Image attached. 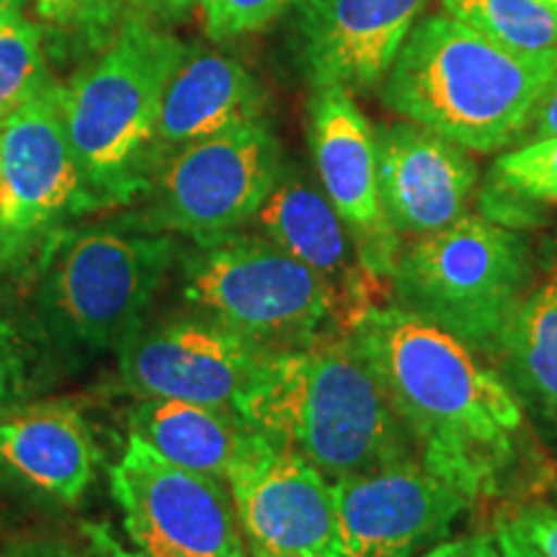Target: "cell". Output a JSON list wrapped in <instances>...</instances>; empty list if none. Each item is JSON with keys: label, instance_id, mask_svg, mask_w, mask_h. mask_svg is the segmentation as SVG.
I'll list each match as a JSON object with an SVG mask.
<instances>
[{"label": "cell", "instance_id": "cell-1", "mask_svg": "<svg viewBox=\"0 0 557 557\" xmlns=\"http://www.w3.org/2000/svg\"><path fill=\"white\" fill-rule=\"evenodd\" d=\"M348 338L385 387L416 455L465 496L511 487L527 449V410L478 351L400 305H369Z\"/></svg>", "mask_w": 557, "mask_h": 557}, {"label": "cell", "instance_id": "cell-2", "mask_svg": "<svg viewBox=\"0 0 557 557\" xmlns=\"http://www.w3.org/2000/svg\"><path fill=\"white\" fill-rule=\"evenodd\" d=\"M235 413L329 480L418 459L385 387L346 331L271 351Z\"/></svg>", "mask_w": 557, "mask_h": 557}, {"label": "cell", "instance_id": "cell-3", "mask_svg": "<svg viewBox=\"0 0 557 557\" xmlns=\"http://www.w3.org/2000/svg\"><path fill=\"white\" fill-rule=\"evenodd\" d=\"M555 75L557 50H508L442 11L416 21L380 96L403 120L459 148L496 152L524 137Z\"/></svg>", "mask_w": 557, "mask_h": 557}, {"label": "cell", "instance_id": "cell-4", "mask_svg": "<svg viewBox=\"0 0 557 557\" xmlns=\"http://www.w3.org/2000/svg\"><path fill=\"white\" fill-rule=\"evenodd\" d=\"M184 52L156 18L139 16L60 86L62 122L94 207L148 189L160 101Z\"/></svg>", "mask_w": 557, "mask_h": 557}, {"label": "cell", "instance_id": "cell-5", "mask_svg": "<svg viewBox=\"0 0 557 557\" xmlns=\"http://www.w3.org/2000/svg\"><path fill=\"white\" fill-rule=\"evenodd\" d=\"M532 253L517 230L465 214L403 243L389 287L393 302L485 357H498L506 331L532 287Z\"/></svg>", "mask_w": 557, "mask_h": 557}, {"label": "cell", "instance_id": "cell-6", "mask_svg": "<svg viewBox=\"0 0 557 557\" xmlns=\"http://www.w3.org/2000/svg\"><path fill=\"white\" fill-rule=\"evenodd\" d=\"M39 318L62 346L120 348L176 261V243L152 230H58L41 246Z\"/></svg>", "mask_w": 557, "mask_h": 557}, {"label": "cell", "instance_id": "cell-7", "mask_svg": "<svg viewBox=\"0 0 557 557\" xmlns=\"http://www.w3.org/2000/svg\"><path fill=\"white\" fill-rule=\"evenodd\" d=\"M181 274L194 308L263 351L346 331L329 284L267 235L233 233L197 246Z\"/></svg>", "mask_w": 557, "mask_h": 557}, {"label": "cell", "instance_id": "cell-8", "mask_svg": "<svg viewBox=\"0 0 557 557\" xmlns=\"http://www.w3.org/2000/svg\"><path fill=\"white\" fill-rule=\"evenodd\" d=\"M284 169L267 120L230 127L171 152L152 173L145 230L207 246L259 214Z\"/></svg>", "mask_w": 557, "mask_h": 557}, {"label": "cell", "instance_id": "cell-9", "mask_svg": "<svg viewBox=\"0 0 557 557\" xmlns=\"http://www.w3.org/2000/svg\"><path fill=\"white\" fill-rule=\"evenodd\" d=\"M137 557H246L230 487L171 465L137 436L109 470Z\"/></svg>", "mask_w": 557, "mask_h": 557}, {"label": "cell", "instance_id": "cell-10", "mask_svg": "<svg viewBox=\"0 0 557 557\" xmlns=\"http://www.w3.org/2000/svg\"><path fill=\"white\" fill-rule=\"evenodd\" d=\"M94 199L62 122L60 83L0 120V267L41 248Z\"/></svg>", "mask_w": 557, "mask_h": 557}, {"label": "cell", "instance_id": "cell-11", "mask_svg": "<svg viewBox=\"0 0 557 557\" xmlns=\"http://www.w3.org/2000/svg\"><path fill=\"white\" fill-rule=\"evenodd\" d=\"M225 483L246 557H333L331 480L297 451L243 423Z\"/></svg>", "mask_w": 557, "mask_h": 557}, {"label": "cell", "instance_id": "cell-12", "mask_svg": "<svg viewBox=\"0 0 557 557\" xmlns=\"http://www.w3.org/2000/svg\"><path fill=\"white\" fill-rule=\"evenodd\" d=\"M333 557H421L449 537L472 498L421 465H387L331 480Z\"/></svg>", "mask_w": 557, "mask_h": 557}, {"label": "cell", "instance_id": "cell-13", "mask_svg": "<svg viewBox=\"0 0 557 557\" xmlns=\"http://www.w3.org/2000/svg\"><path fill=\"white\" fill-rule=\"evenodd\" d=\"M116 351L120 377L135 398L233 410L271 354L207 318L139 329Z\"/></svg>", "mask_w": 557, "mask_h": 557}, {"label": "cell", "instance_id": "cell-14", "mask_svg": "<svg viewBox=\"0 0 557 557\" xmlns=\"http://www.w3.org/2000/svg\"><path fill=\"white\" fill-rule=\"evenodd\" d=\"M310 148L320 189L344 220L364 274L372 282L389 278L403 238L382 209L374 129L346 88H315Z\"/></svg>", "mask_w": 557, "mask_h": 557}, {"label": "cell", "instance_id": "cell-15", "mask_svg": "<svg viewBox=\"0 0 557 557\" xmlns=\"http://www.w3.org/2000/svg\"><path fill=\"white\" fill-rule=\"evenodd\" d=\"M429 0H292L289 45L312 88H380Z\"/></svg>", "mask_w": 557, "mask_h": 557}, {"label": "cell", "instance_id": "cell-16", "mask_svg": "<svg viewBox=\"0 0 557 557\" xmlns=\"http://www.w3.org/2000/svg\"><path fill=\"white\" fill-rule=\"evenodd\" d=\"M380 199L400 238H421L465 218L478 184L470 152L408 120L374 129Z\"/></svg>", "mask_w": 557, "mask_h": 557}, {"label": "cell", "instance_id": "cell-17", "mask_svg": "<svg viewBox=\"0 0 557 557\" xmlns=\"http://www.w3.org/2000/svg\"><path fill=\"white\" fill-rule=\"evenodd\" d=\"M256 220L271 243L329 284L346 318V331L361 310L374 305L369 297L372 278L361 269L344 220L325 191L302 171L284 165Z\"/></svg>", "mask_w": 557, "mask_h": 557}, {"label": "cell", "instance_id": "cell-18", "mask_svg": "<svg viewBox=\"0 0 557 557\" xmlns=\"http://www.w3.org/2000/svg\"><path fill=\"white\" fill-rule=\"evenodd\" d=\"M263 111L267 90L243 62L207 47H186L160 101L150 152L152 173L184 145L263 120Z\"/></svg>", "mask_w": 557, "mask_h": 557}, {"label": "cell", "instance_id": "cell-19", "mask_svg": "<svg viewBox=\"0 0 557 557\" xmlns=\"http://www.w3.org/2000/svg\"><path fill=\"white\" fill-rule=\"evenodd\" d=\"M0 462L45 496L75 506L94 483L99 449L78 410L41 403L0 416Z\"/></svg>", "mask_w": 557, "mask_h": 557}, {"label": "cell", "instance_id": "cell-20", "mask_svg": "<svg viewBox=\"0 0 557 557\" xmlns=\"http://www.w3.org/2000/svg\"><path fill=\"white\" fill-rule=\"evenodd\" d=\"M243 431L233 408L143 398L129 410V434L178 468L225 480Z\"/></svg>", "mask_w": 557, "mask_h": 557}, {"label": "cell", "instance_id": "cell-21", "mask_svg": "<svg viewBox=\"0 0 557 557\" xmlns=\"http://www.w3.org/2000/svg\"><path fill=\"white\" fill-rule=\"evenodd\" d=\"M498 359L524 410L557 436V261L529 287Z\"/></svg>", "mask_w": 557, "mask_h": 557}, {"label": "cell", "instance_id": "cell-22", "mask_svg": "<svg viewBox=\"0 0 557 557\" xmlns=\"http://www.w3.org/2000/svg\"><path fill=\"white\" fill-rule=\"evenodd\" d=\"M32 9L50 39L47 50L81 60L109 45L129 21L148 16L143 0H32Z\"/></svg>", "mask_w": 557, "mask_h": 557}, {"label": "cell", "instance_id": "cell-23", "mask_svg": "<svg viewBox=\"0 0 557 557\" xmlns=\"http://www.w3.org/2000/svg\"><path fill=\"white\" fill-rule=\"evenodd\" d=\"M442 11L508 50H557V5L547 0H442Z\"/></svg>", "mask_w": 557, "mask_h": 557}, {"label": "cell", "instance_id": "cell-24", "mask_svg": "<svg viewBox=\"0 0 557 557\" xmlns=\"http://www.w3.org/2000/svg\"><path fill=\"white\" fill-rule=\"evenodd\" d=\"M45 54V32L24 16L0 21V120L54 86Z\"/></svg>", "mask_w": 557, "mask_h": 557}, {"label": "cell", "instance_id": "cell-25", "mask_svg": "<svg viewBox=\"0 0 557 557\" xmlns=\"http://www.w3.org/2000/svg\"><path fill=\"white\" fill-rule=\"evenodd\" d=\"M498 189L513 199L557 205V137L529 139L493 165Z\"/></svg>", "mask_w": 557, "mask_h": 557}, {"label": "cell", "instance_id": "cell-26", "mask_svg": "<svg viewBox=\"0 0 557 557\" xmlns=\"http://www.w3.org/2000/svg\"><path fill=\"white\" fill-rule=\"evenodd\" d=\"M292 5V0H199L209 39H235L267 29Z\"/></svg>", "mask_w": 557, "mask_h": 557}, {"label": "cell", "instance_id": "cell-27", "mask_svg": "<svg viewBox=\"0 0 557 557\" xmlns=\"http://www.w3.org/2000/svg\"><path fill=\"white\" fill-rule=\"evenodd\" d=\"M513 540L534 557H557V508L542 500H529L508 508L498 519Z\"/></svg>", "mask_w": 557, "mask_h": 557}, {"label": "cell", "instance_id": "cell-28", "mask_svg": "<svg viewBox=\"0 0 557 557\" xmlns=\"http://www.w3.org/2000/svg\"><path fill=\"white\" fill-rule=\"evenodd\" d=\"M26 395V364L16 333L0 320V416L21 408Z\"/></svg>", "mask_w": 557, "mask_h": 557}, {"label": "cell", "instance_id": "cell-29", "mask_svg": "<svg viewBox=\"0 0 557 557\" xmlns=\"http://www.w3.org/2000/svg\"><path fill=\"white\" fill-rule=\"evenodd\" d=\"M0 557H103L73 542L52 537H18L0 545Z\"/></svg>", "mask_w": 557, "mask_h": 557}, {"label": "cell", "instance_id": "cell-30", "mask_svg": "<svg viewBox=\"0 0 557 557\" xmlns=\"http://www.w3.org/2000/svg\"><path fill=\"white\" fill-rule=\"evenodd\" d=\"M421 557H504L500 555L496 534H470L451 542L431 547Z\"/></svg>", "mask_w": 557, "mask_h": 557}, {"label": "cell", "instance_id": "cell-31", "mask_svg": "<svg viewBox=\"0 0 557 557\" xmlns=\"http://www.w3.org/2000/svg\"><path fill=\"white\" fill-rule=\"evenodd\" d=\"M524 135H529V139L557 137V75L549 83V88L545 90L537 107H534Z\"/></svg>", "mask_w": 557, "mask_h": 557}, {"label": "cell", "instance_id": "cell-32", "mask_svg": "<svg viewBox=\"0 0 557 557\" xmlns=\"http://www.w3.org/2000/svg\"><path fill=\"white\" fill-rule=\"evenodd\" d=\"M145 11L152 18H181L184 13H189L199 0H143Z\"/></svg>", "mask_w": 557, "mask_h": 557}, {"label": "cell", "instance_id": "cell-33", "mask_svg": "<svg viewBox=\"0 0 557 557\" xmlns=\"http://www.w3.org/2000/svg\"><path fill=\"white\" fill-rule=\"evenodd\" d=\"M496 540H498L500 555H504V557H534L532 553H527V549L521 547L519 542L513 540L504 527H496Z\"/></svg>", "mask_w": 557, "mask_h": 557}, {"label": "cell", "instance_id": "cell-34", "mask_svg": "<svg viewBox=\"0 0 557 557\" xmlns=\"http://www.w3.org/2000/svg\"><path fill=\"white\" fill-rule=\"evenodd\" d=\"M24 3L26 0H0V21L24 13Z\"/></svg>", "mask_w": 557, "mask_h": 557}, {"label": "cell", "instance_id": "cell-35", "mask_svg": "<svg viewBox=\"0 0 557 557\" xmlns=\"http://www.w3.org/2000/svg\"><path fill=\"white\" fill-rule=\"evenodd\" d=\"M547 3H553V5H557V0H547Z\"/></svg>", "mask_w": 557, "mask_h": 557}, {"label": "cell", "instance_id": "cell-36", "mask_svg": "<svg viewBox=\"0 0 557 557\" xmlns=\"http://www.w3.org/2000/svg\"><path fill=\"white\" fill-rule=\"evenodd\" d=\"M0 271H3V267H0Z\"/></svg>", "mask_w": 557, "mask_h": 557}]
</instances>
